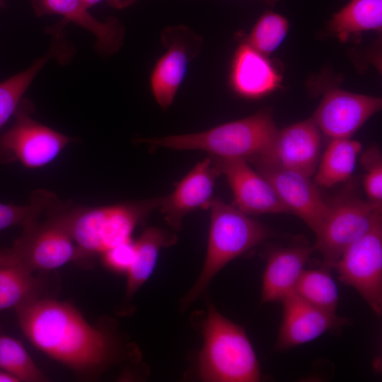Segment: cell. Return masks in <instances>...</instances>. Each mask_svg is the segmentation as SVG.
Returning a JSON list of instances; mask_svg holds the SVG:
<instances>
[{
    "mask_svg": "<svg viewBox=\"0 0 382 382\" xmlns=\"http://www.w3.org/2000/svg\"><path fill=\"white\" fill-rule=\"evenodd\" d=\"M381 27L382 0H350L329 24L330 30L342 42L364 31L381 30Z\"/></svg>",
    "mask_w": 382,
    "mask_h": 382,
    "instance_id": "23",
    "label": "cell"
},
{
    "mask_svg": "<svg viewBox=\"0 0 382 382\" xmlns=\"http://www.w3.org/2000/svg\"><path fill=\"white\" fill-rule=\"evenodd\" d=\"M4 0H0V7L3 5Z\"/></svg>",
    "mask_w": 382,
    "mask_h": 382,
    "instance_id": "34",
    "label": "cell"
},
{
    "mask_svg": "<svg viewBox=\"0 0 382 382\" xmlns=\"http://www.w3.org/2000/svg\"><path fill=\"white\" fill-rule=\"evenodd\" d=\"M288 28L289 23L283 16L267 11L256 22L245 42L267 56L282 43Z\"/></svg>",
    "mask_w": 382,
    "mask_h": 382,
    "instance_id": "28",
    "label": "cell"
},
{
    "mask_svg": "<svg viewBox=\"0 0 382 382\" xmlns=\"http://www.w3.org/2000/svg\"><path fill=\"white\" fill-rule=\"evenodd\" d=\"M0 368L18 381L38 382L47 379L22 343L8 336L0 335Z\"/></svg>",
    "mask_w": 382,
    "mask_h": 382,
    "instance_id": "25",
    "label": "cell"
},
{
    "mask_svg": "<svg viewBox=\"0 0 382 382\" xmlns=\"http://www.w3.org/2000/svg\"><path fill=\"white\" fill-rule=\"evenodd\" d=\"M334 269L339 279L356 289L378 317L382 314V216L354 241Z\"/></svg>",
    "mask_w": 382,
    "mask_h": 382,
    "instance_id": "8",
    "label": "cell"
},
{
    "mask_svg": "<svg viewBox=\"0 0 382 382\" xmlns=\"http://www.w3.org/2000/svg\"><path fill=\"white\" fill-rule=\"evenodd\" d=\"M16 311L28 340L81 376L98 375L115 361L110 335L91 325L71 305L38 297Z\"/></svg>",
    "mask_w": 382,
    "mask_h": 382,
    "instance_id": "1",
    "label": "cell"
},
{
    "mask_svg": "<svg viewBox=\"0 0 382 382\" xmlns=\"http://www.w3.org/2000/svg\"><path fill=\"white\" fill-rule=\"evenodd\" d=\"M86 8H89L92 6L98 4L102 0H82ZM112 7L122 8L133 4L137 0H106Z\"/></svg>",
    "mask_w": 382,
    "mask_h": 382,
    "instance_id": "31",
    "label": "cell"
},
{
    "mask_svg": "<svg viewBox=\"0 0 382 382\" xmlns=\"http://www.w3.org/2000/svg\"><path fill=\"white\" fill-rule=\"evenodd\" d=\"M360 163L366 173L364 176V189L369 200L382 201V158L378 146H371L362 154Z\"/></svg>",
    "mask_w": 382,
    "mask_h": 382,
    "instance_id": "29",
    "label": "cell"
},
{
    "mask_svg": "<svg viewBox=\"0 0 382 382\" xmlns=\"http://www.w3.org/2000/svg\"><path fill=\"white\" fill-rule=\"evenodd\" d=\"M40 282L25 269L9 248L0 250V311L38 298Z\"/></svg>",
    "mask_w": 382,
    "mask_h": 382,
    "instance_id": "20",
    "label": "cell"
},
{
    "mask_svg": "<svg viewBox=\"0 0 382 382\" xmlns=\"http://www.w3.org/2000/svg\"><path fill=\"white\" fill-rule=\"evenodd\" d=\"M207 250L201 272L182 300L185 308L204 293L216 274L230 261L274 236L268 227L219 199L210 207Z\"/></svg>",
    "mask_w": 382,
    "mask_h": 382,
    "instance_id": "4",
    "label": "cell"
},
{
    "mask_svg": "<svg viewBox=\"0 0 382 382\" xmlns=\"http://www.w3.org/2000/svg\"><path fill=\"white\" fill-rule=\"evenodd\" d=\"M321 137L313 119L277 131L269 151L250 162L275 164L311 177L320 158Z\"/></svg>",
    "mask_w": 382,
    "mask_h": 382,
    "instance_id": "15",
    "label": "cell"
},
{
    "mask_svg": "<svg viewBox=\"0 0 382 382\" xmlns=\"http://www.w3.org/2000/svg\"><path fill=\"white\" fill-rule=\"evenodd\" d=\"M213 164L223 174L232 190L237 209L244 214H282L289 212L272 185L248 161L241 158L212 159Z\"/></svg>",
    "mask_w": 382,
    "mask_h": 382,
    "instance_id": "13",
    "label": "cell"
},
{
    "mask_svg": "<svg viewBox=\"0 0 382 382\" xmlns=\"http://www.w3.org/2000/svg\"><path fill=\"white\" fill-rule=\"evenodd\" d=\"M267 3L270 5H274L276 2H277L279 0H262Z\"/></svg>",
    "mask_w": 382,
    "mask_h": 382,
    "instance_id": "33",
    "label": "cell"
},
{
    "mask_svg": "<svg viewBox=\"0 0 382 382\" xmlns=\"http://www.w3.org/2000/svg\"><path fill=\"white\" fill-rule=\"evenodd\" d=\"M15 377L5 371H0V382H16Z\"/></svg>",
    "mask_w": 382,
    "mask_h": 382,
    "instance_id": "32",
    "label": "cell"
},
{
    "mask_svg": "<svg viewBox=\"0 0 382 382\" xmlns=\"http://www.w3.org/2000/svg\"><path fill=\"white\" fill-rule=\"evenodd\" d=\"M328 204L329 214L313 247L323 257L322 266L331 270L347 248L382 216V203L364 200L348 190Z\"/></svg>",
    "mask_w": 382,
    "mask_h": 382,
    "instance_id": "6",
    "label": "cell"
},
{
    "mask_svg": "<svg viewBox=\"0 0 382 382\" xmlns=\"http://www.w3.org/2000/svg\"><path fill=\"white\" fill-rule=\"evenodd\" d=\"M54 52H50L27 69L0 83V129L14 115L22 96L35 76Z\"/></svg>",
    "mask_w": 382,
    "mask_h": 382,
    "instance_id": "26",
    "label": "cell"
},
{
    "mask_svg": "<svg viewBox=\"0 0 382 382\" xmlns=\"http://www.w3.org/2000/svg\"><path fill=\"white\" fill-rule=\"evenodd\" d=\"M361 144L350 138L332 139L320 156L313 182L331 187L345 182L354 173Z\"/></svg>",
    "mask_w": 382,
    "mask_h": 382,
    "instance_id": "22",
    "label": "cell"
},
{
    "mask_svg": "<svg viewBox=\"0 0 382 382\" xmlns=\"http://www.w3.org/2000/svg\"><path fill=\"white\" fill-rule=\"evenodd\" d=\"M176 236L158 228L149 227L134 243V255L128 270L125 300H130L151 276L162 248L173 244Z\"/></svg>",
    "mask_w": 382,
    "mask_h": 382,
    "instance_id": "21",
    "label": "cell"
},
{
    "mask_svg": "<svg viewBox=\"0 0 382 382\" xmlns=\"http://www.w3.org/2000/svg\"><path fill=\"white\" fill-rule=\"evenodd\" d=\"M270 112L227 122L204 132L146 139L152 146L176 150H202L219 158H241L248 162L265 156L277 132Z\"/></svg>",
    "mask_w": 382,
    "mask_h": 382,
    "instance_id": "5",
    "label": "cell"
},
{
    "mask_svg": "<svg viewBox=\"0 0 382 382\" xmlns=\"http://www.w3.org/2000/svg\"><path fill=\"white\" fill-rule=\"evenodd\" d=\"M160 199L92 207L57 200L46 212L68 232L81 260L131 241L135 227L158 207Z\"/></svg>",
    "mask_w": 382,
    "mask_h": 382,
    "instance_id": "2",
    "label": "cell"
},
{
    "mask_svg": "<svg viewBox=\"0 0 382 382\" xmlns=\"http://www.w3.org/2000/svg\"><path fill=\"white\" fill-rule=\"evenodd\" d=\"M294 292L316 307L336 313L339 291L330 270L326 267L322 266L318 269L304 270L296 284Z\"/></svg>",
    "mask_w": 382,
    "mask_h": 382,
    "instance_id": "24",
    "label": "cell"
},
{
    "mask_svg": "<svg viewBox=\"0 0 382 382\" xmlns=\"http://www.w3.org/2000/svg\"><path fill=\"white\" fill-rule=\"evenodd\" d=\"M281 76L267 58L246 42L236 50L231 66L230 83L242 97L259 98L275 90Z\"/></svg>",
    "mask_w": 382,
    "mask_h": 382,
    "instance_id": "17",
    "label": "cell"
},
{
    "mask_svg": "<svg viewBox=\"0 0 382 382\" xmlns=\"http://www.w3.org/2000/svg\"><path fill=\"white\" fill-rule=\"evenodd\" d=\"M219 174L212 158H206L196 164L170 195L161 197L158 208L169 226L179 230L186 214L210 207Z\"/></svg>",
    "mask_w": 382,
    "mask_h": 382,
    "instance_id": "16",
    "label": "cell"
},
{
    "mask_svg": "<svg viewBox=\"0 0 382 382\" xmlns=\"http://www.w3.org/2000/svg\"><path fill=\"white\" fill-rule=\"evenodd\" d=\"M282 320L274 349L286 351L328 331H340L350 320L308 303L294 291L281 301Z\"/></svg>",
    "mask_w": 382,
    "mask_h": 382,
    "instance_id": "12",
    "label": "cell"
},
{
    "mask_svg": "<svg viewBox=\"0 0 382 382\" xmlns=\"http://www.w3.org/2000/svg\"><path fill=\"white\" fill-rule=\"evenodd\" d=\"M313 251V247L308 245L273 250L268 256L262 276L261 303L281 302L294 292Z\"/></svg>",
    "mask_w": 382,
    "mask_h": 382,
    "instance_id": "19",
    "label": "cell"
},
{
    "mask_svg": "<svg viewBox=\"0 0 382 382\" xmlns=\"http://www.w3.org/2000/svg\"><path fill=\"white\" fill-rule=\"evenodd\" d=\"M204 344L197 374L208 382H257L260 364L243 328L221 315L212 304L202 331Z\"/></svg>",
    "mask_w": 382,
    "mask_h": 382,
    "instance_id": "3",
    "label": "cell"
},
{
    "mask_svg": "<svg viewBox=\"0 0 382 382\" xmlns=\"http://www.w3.org/2000/svg\"><path fill=\"white\" fill-rule=\"evenodd\" d=\"M28 100L21 101L16 109L15 122L0 137V163L20 162L35 169L54 161L74 139L37 121Z\"/></svg>",
    "mask_w": 382,
    "mask_h": 382,
    "instance_id": "7",
    "label": "cell"
},
{
    "mask_svg": "<svg viewBox=\"0 0 382 382\" xmlns=\"http://www.w3.org/2000/svg\"><path fill=\"white\" fill-rule=\"evenodd\" d=\"M381 106L379 98L331 89L325 93L313 119L325 136L350 138Z\"/></svg>",
    "mask_w": 382,
    "mask_h": 382,
    "instance_id": "14",
    "label": "cell"
},
{
    "mask_svg": "<svg viewBox=\"0 0 382 382\" xmlns=\"http://www.w3.org/2000/svg\"><path fill=\"white\" fill-rule=\"evenodd\" d=\"M33 6L38 16L59 14L91 32L96 37V47L105 55L115 53L121 47L125 30L115 18L102 22L94 18L82 0H33Z\"/></svg>",
    "mask_w": 382,
    "mask_h": 382,
    "instance_id": "18",
    "label": "cell"
},
{
    "mask_svg": "<svg viewBox=\"0 0 382 382\" xmlns=\"http://www.w3.org/2000/svg\"><path fill=\"white\" fill-rule=\"evenodd\" d=\"M256 170L272 185L282 203L301 218L316 235L329 212L316 185L300 172L268 163H253Z\"/></svg>",
    "mask_w": 382,
    "mask_h": 382,
    "instance_id": "11",
    "label": "cell"
},
{
    "mask_svg": "<svg viewBox=\"0 0 382 382\" xmlns=\"http://www.w3.org/2000/svg\"><path fill=\"white\" fill-rule=\"evenodd\" d=\"M57 200L53 192L37 190L33 192L30 203L27 204L16 205L0 202V231L14 226L24 227L37 221L40 215Z\"/></svg>",
    "mask_w": 382,
    "mask_h": 382,
    "instance_id": "27",
    "label": "cell"
},
{
    "mask_svg": "<svg viewBox=\"0 0 382 382\" xmlns=\"http://www.w3.org/2000/svg\"><path fill=\"white\" fill-rule=\"evenodd\" d=\"M29 272L50 271L72 260H80L79 250L71 236L55 219L47 215L23 227L21 236L8 248Z\"/></svg>",
    "mask_w": 382,
    "mask_h": 382,
    "instance_id": "9",
    "label": "cell"
},
{
    "mask_svg": "<svg viewBox=\"0 0 382 382\" xmlns=\"http://www.w3.org/2000/svg\"><path fill=\"white\" fill-rule=\"evenodd\" d=\"M161 39L166 51L153 68L150 88L156 103L166 109L173 103L189 62L202 48V40L185 25L167 27Z\"/></svg>",
    "mask_w": 382,
    "mask_h": 382,
    "instance_id": "10",
    "label": "cell"
},
{
    "mask_svg": "<svg viewBox=\"0 0 382 382\" xmlns=\"http://www.w3.org/2000/svg\"><path fill=\"white\" fill-rule=\"evenodd\" d=\"M134 255V243L132 241L118 245L102 254L103 264L116 272H127Z\"/></svg>",
    "mask_w": 382,
    "mask_h": 382,
    "instance_id": "30",
    "label": "cell"
}]
</instances>
